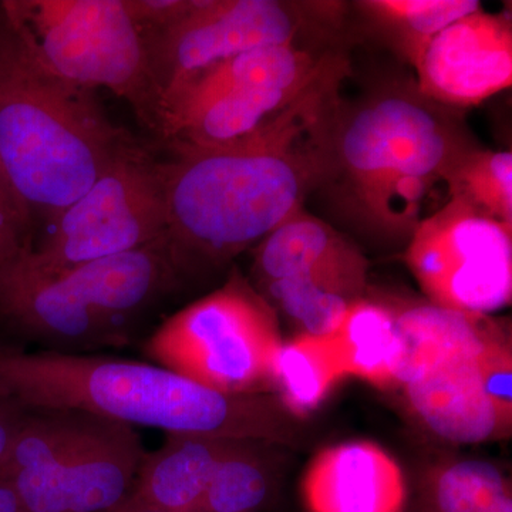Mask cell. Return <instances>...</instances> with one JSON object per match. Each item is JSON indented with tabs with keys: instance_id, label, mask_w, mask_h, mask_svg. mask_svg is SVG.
Returning <instances> with one entry per match:
<instances>
[{
	"instance_id": "7",
	"label": "cell",
	"mask_w": 512,
	"mask_h": 512,
	"mask_svg": "<svg viewBox=\"0 0 512 512\" xmlns=\"http://www.w3.org/2000/svg\"><path fill=\"white\" fill-rule=\"evenodd\" d=\"M345 69V53L320 46L249 50L211 67L175 94L165 104L158 136L168 146H229L284 116Z\"/></svg>"
},
{
	"instance_id": "20",
	"label": "cell",
	"mask_w": 512,
	"mask_h": 512,
	"mask_svg": "<svg viewBox=\"0 0 512 512\" xmlns=\"http://www.w3.org/2000/svg\"><path fill=\"white\" fill-rule=\"evenodd\" d=\"M346 375L335 336L303 335L282 342L274 357L269 383L296 416L318 409Z\"/></svg>"
},
{
	"instance_id": "29",
	"label": "cell",
	"mask_w": 512,
	"mask_h": 512,
	"mask_svg": "<svg viewBox=\"0 0 512 512\" xmlns=\"http://www.w3.org/2000/svg\"><path fill=\"white\" fill-rule=\"evenodd\" d=\"M26 416H28V410L22 409L5 397H0V461L8 453L10 444L18 434Z\"/></svg>"
},
{
	"instance_id": "21",
	"label": "cell",
	"mask_w": 512,
	"mask_h": 512,
	"mask_svg": "<svg viewBox=\"0 0 512 512\" xmlns=\"http://www.w3.org/2000/svg\"><path fill=\"white\" fill-rule=\"evenodd\" d=\"M346 375L392 386L400 356L399 330L393 306L359 299L350 306L335 333Z\"/></svg>"
},
{
	"instance_id": "25",
	"label": "cell",
	"mask_w": 512,
	"mask_h": 512,
	"mask_svg": "<svg viewBox=\"0 0 512 512\" xmlns=\"http://www.w3.org/2000/svg\"><path fill=\"white\" fill-rule=\"evenodd\" d=\"M265 288L279 308L305 329L306 335H335L355 303L338 292L295 279L272 282Z\"/></svg>"
},
{
	"instance_id": "6",
	"label": "cell",
	"mask_w": 512,
	"mask_h": 512,
	"mask_svg": "<svg viewBox=\"0 0 512 512\" xmlns=\"http://www.w3.org/2000/svg\"><path fill=\"white\" fill-rule=\"evenodd\" d=\"M146 453L133 427L86 413L28 412L0 461L19 512H113Z\"/></svg>"
},
{
	"instance_id": "13",
	"label": "cell",
	"mask_w": 512,
	"mask_h": 512,
	"mask_svg": "<svg viewBox=\"0 0 512 512\" xmlns=\"http://www.w3.org/2000/svg\"><path fill=\"white\" fill-rule=\"evenodd\" d=\"M426 99L461 111L512 84V20L483 8L454 20L431 40L414 67Z\"/></svg>"
},
{
	"instance_id": "31",
	"label": "cell",
	"mask_w": 512,
	"mask_h": 512,
	"mask_svg": "<svg viewBox=\"0 0 512 512\" xmlns=\"http://www.w3.org/2000/svg\"><path fill=\"white\" fill-rule=\"evenodd\" d=\"M490 512H512V498L511 494L505 495L497 504L494 505L493 510Z\"/></svg>"
},
{
	"instance_id": "12",
	"label": "cell",
	"mask_w": 512,
	"mask_h": 512,
	"mask_svg": "<svg viewBox=\"0 0 512 512\" xmlns=\"http://www.w3.org/2000/svg\"><path fill=\"white\" fill-rule=\"evenodd\" d=\"M404 261L434 305L488 315L511 303L512 225L458 198L419 222Z\"/></svg>"
},
{
	"instance_id": "24",
	"label": "cell",
	"mask_w": 512,
	"mask_h": 512,
	"mask_svg": "<svg viewBox=\"0 0 512 512\" xmlns=\"http://www.w3.org/2000/svg\"><path fill=\"white\" fill-rule=\"evenodd\" d=\"M511 494L501 471L487 461H460L441 471L434 485L437 512H490Z\"/></svg>"
},
{
	"instance_id": "18",
	"label": "cell",
	"mask_w": 512,
	"mask_h": 512,
	"mask_svg": "<svg viewBox=\"0 0 512 512\" xmlns=\"http://www.w3.org/2000/svg\"><path fill=\"white\" fill-rule=\"evenodd\" d=\"M393 309L400 339L394 382L404 386L451 357L478 352L503 333L490 316L453 311L430 302Z\"/></svg>"
},
{
	"instance_id": "26",
	"label": "cell",
	"mask_w": 512,
	"mask_h": 512,
	"mask_svg": "<svg viewBox=\"0 0 512 512\" xmlns=\"http://www.w3.org/2000/svg\"><path fill=\"white\" fill-rule=\"evenodd\" d=\"M478 373L488 399L503 419L512 421V357L504 333L491 339L476 357Z\"/></svg>"
},
{
	"instance_id": "16",
	"label": "cell",
	"mask_w": 512,
	"mask_h": 512,
	"mask_svg": "<svg viewBox=\"0 0 512 512\" xmlns=\"http://www.w3.org/2000/svg\"><path fill=\"white\" fill-rule=\"evenodd\" d=\"M480 350L451 357L406 384L414 412L436 436L450 443H484L511 429L481 383L476 363Z\"/></svg>"
},
{
	"instance_id": "11",
	"label": "cell",
	"mask_w": 512,
	"mask_h": 512,
	"mask_svg": "<svg viewBox=\"0 0 512 512\" xmlns=\"http://www.w3.org/2000/svg\"><path fill=\"white\" fill-rule=\"evenodd\" d=\"M26 261L59 271L147 247L167 232L163 165L136 140L82 197L50 222Z\"/></svg>"
},
{
	"instance_id": "15",
	"label": "cell",
	"mask_w": 512,
	"mask_h": 512,
	"mask_svg": "<svg viewBox=\"0 0 512 512\" xmlns=\"http://www.w3.org/2000/svg\"><path fill=\"white\" fill-rule=\"evenodd\" d=\"M303 497L312 512H403L406 483L383 448L355 441L315 457L303 478Z\"/></svg>"
},
{
	"instance_id": "23",
	"label": "cell",
	"mask_w": 512,
	"mask_h": 512,
	"mask_svg": "<svg viewBox=\"0 0 512 512\" xmlns=\"http://www.w3.org/2000/svg\"><path fill=\"white\" fill-rule=\"evenodd\" d=\"M254 441H238L215 470L198 512H255L268 500L271 473Z\"/></svg>"
},
{
	"instance_id": "32",
	"label": "cell",
	"mask_w": 512,
	"mask_h": 512,
	"mask_svg": "<svg viewBox=\"0 0 512 512\" xmlns=\"http://www.w3.org/2000/svg\"><path fill=\"white\" fill-rule=\"evenodd\" d=\"M113 512H160L154 510H148V508L134 507V505L121 504L117 510Z\"/></svg>"
},
{
	"instance_id": "2",
	"label": "cell",
	"mask_w": 512,
	"mask_h": 512,
	"mask_svg": "<svg viewBox=\"0 0 512 512\" xmlns=\"http://www.w3.org/2000/svg\"><path fill=\"white\" fill-rule=\"evenodd\" d=\"M476 144L461 111L426 99L413 80L383 84L340 101L319 190L366 237L407 242L431 190Z\"/></svg>"
},
{
	"instance_id": "19",
	"label": "cell",
	"mask_w": 512,
	"mask_h": 512,
	"mask_svg": "<svg viewBox=\"0 0 512 512\" xmlns=\"http://www.w3.org/2000/svg\"><path fill=\"white\" fill-rule=\"evenodd\" d=\"M355 8L367 28L414 69L441 30L483 6L477 0H360Z\"/></svg>"
},
{
	"instance_id": "28",
	"label": "cell",
	"mask_w": 512,
	"mask_h": 512,
	"mask_svg": "<svg viewBox=\"0 0 512 512\" xmlns=\"http://www.w3.org/2000/svg\"><path fill=\"white\" fill-rule=\"evenodd\" d=\"M124 6L138 32L165 28L180 18L190 0H124Z\"/></svg>"
},
{
	"instance_id": "30",
	"label": "cell",
	"mask_w": 512,
	"mask_h": 512,
	"mask_svg": "<svg viewBox=\"0 0 512 512\" xmlns=\"http://www.w3.org/2000/svg\"><path fill=\"white\" fill-rule=\"evenodd\" d=\"M0 512H19L15 493L3 481H0Z\"/></svg>"
},
{
	"instance_id": "9",
	"label": "cell",
	"mask_w": 512,
	"mask_h": 512,
	"mask_svg": "<svg viewBox=\"0 0 512 512\" xmlns=\"http://www.w3.org/2000/svg\"><path fill=\"white\" fill-rule=\"evenodd\" d=\"M345 10L340 2L312 0H190L170 25L140 33L163 111L195 77L231 57L261 47L319 46L338 32Z\"/></svg>"
},
{
	"instance_id": "22",
	"label": "cell",
	"mask_w": 512,
	"mask_h": 512,
	"mask_svg": "<svg viewBox=\"0 0 512 512\" xmlns=\"http://www.w3.org/2000/svg\"><path fill=\"white\" fill-rule=\"evenodd\" d=\"M448 198H458L481 214L512 225V153L468 148L446 175Z\"/></svg>"
},
{
	"instance_id": "27",
	"label": "cell",
	"mask_w": 512,
	"mask_h": 512,
	"mask_svg": "<svg viewBox=\"0 0 512 512\" xmlns=\"http://www.w3.org/2000/svg\"><path fill=\"white\" fill-rule=\"evenodd\" d=\"M32 224L0 161V266L32 247Z\"/></svg>"
},
{
	"instance_id": "1",
	"label": "cell",
	"mask_w": 512,
	"mask_h": 512,
	"mask_svg": "<svg viewBox=\"0 0 512 512\" xmlns=\"http://www.w3.org/2000/svg\"><path fill=\"white\" fill-rule=\"evenodd\" d=\"M349 70L330 76L271 124L218 148L168 146L163 161L175 274L218 268L305 208L328 170L329 138Z\"/></svg>"
},
{
	"instance_id": "8",
	"label": "cell",
	"mask_w": 512,
	"mask_h": 512,
	"mask_svg": "<svg viewBox=\"0 0 512 512\" xmlns=\"http://www.w3.org/2000/svg\"><path fill=\"white\" fill-rule=\"evenodd\" d=\"M0 10L50 72L83 89L110 90L160 133L163 100L124 0H8Z\"/></svg>"
},
{
	"instance_id": "5",
	"label": "cell",
	"mask_w": 512,
	"mask_h": 512,
	"mask_svg": "<svg viewBox=\"0 0 512 512\" xmlns=\"http://www.w3.org/2000/svg\"><path fill=\"white\" fill-rule=\"evenodd\" d=\"M175 276L165 237L59 271L37 268L20 254L0 266V315L59 352L119 345Z\"/></svg>"
},
{
	"instance_id": "4",
	"label": "cell",
	"mask_w": 512,
	"mask_h": 512,
	"mask_svg": "<svg viewBox=\"0 0 512 512\" xmlns=\"http://www.w3.org/2000/svg\"><path fill=\"white\" fill-rule=\"evenodd\" d=\"M133 137L93 90L60 79L0 19V161L30 220L50 224Z\"/></svg>"
},
{
	"instance_id": "17",
	"label": "cell",
	"mask_w": 512,
	"mask_h": 512,
	"mask_svg": "<svg viewBox=\"0 0 512 512\" xmlns=\"http://www.w3.org/2000/svg\"><path fill=\"white\" fill-rule=\"evenodd\" d=\"M242 440L167 434L156 453L146 454L123 504L160 512H198L224 457Z\"/></svg>"
},
{
	"instance_id": "14",
	"label": "cell",
	"mask_w": 512,
	"mask_h": 512,
	"mask_svg": "<svg viewBox=\"0 0 512 512\" xmlns=\"http://www.w3.org/2000/svg\"><path fill=\"white\" fill-rule=\"evenodd\" d=\"M254 269L264 285L295 279L356 302L366 291L369 261L338 229L301 208L259 242Z\"/></svg>"
},
{
	"instance_id": "3",
	"label": "cell",
	"mask_w": 512,
	"mask_h": 512,
	"mask_svg": "<svg viewBox=\"0 0 512 512\" xmlns=\"http://www.w3.org/2000/svg\"><path fill=\"white\" fill-rule=\"evenodd\" d=\"M0 397L28 412L86 413L167 434L281 439L284 419L264 394H228L167 367L109 356L0 349Z\"/></svg>"
},
{
	"instance_id": "10",
	"label": "cell",
	"mask_w": 512,
	"mask_h": 512,
	"mask_svg": "<svg viewBox=\"0 0 512 512\" xmlns=\"http://www.w3.org/2000/svg\"><path fill=\"white\" fill-rule=\"evenodd\" d=\"M282 340L276 312L242 276L185 306L147 342L158 366L228 394L258 393Z\"/></svg>"
}]
</instances>
